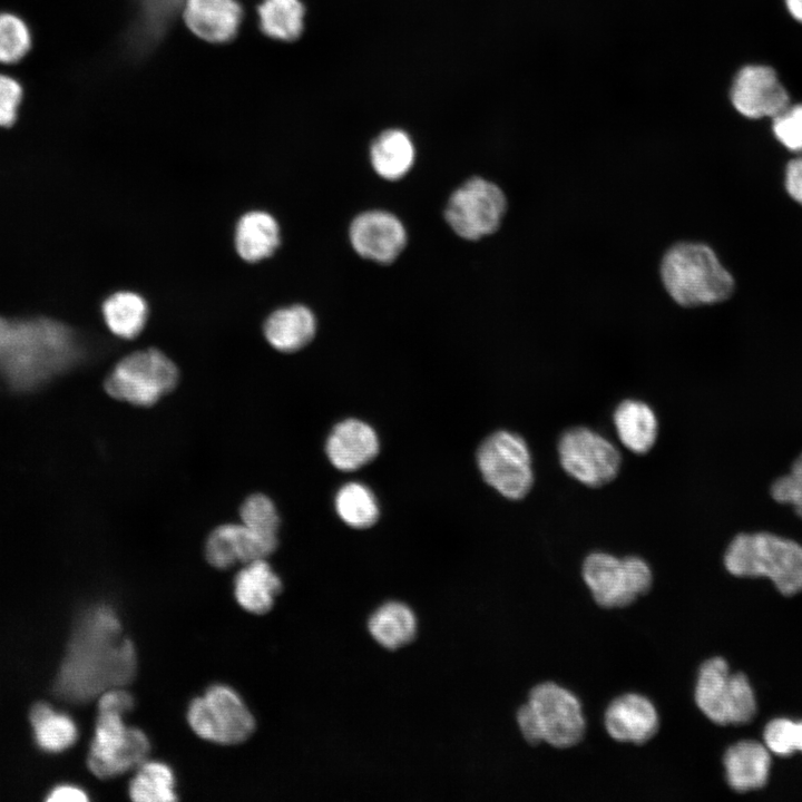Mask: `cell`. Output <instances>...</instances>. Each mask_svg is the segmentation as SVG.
<instances>
[{
	"label": "cell",
	"instance_id": "6da1fadb",
	"mask_svg": "<svg viewBox=\"0 0 802 802\" xmlns=\"http://www.w3.org/2000/svg\"><path fill=\"white\" fill-rule=\"evenodd\" d=\"M136 655L121 636L115 612L106 606L90 610L80 622L61 671V691L75 700H87L130 682Z\"/></svg>",
	"mask_w": 802,
	"mask_h": 802
},
{
	"label": "cell",
	"instance_id": "7a4b0ae2",
	"mask_svg": "<svg viewBox=\"0 0 802 802\" xmlns=\"http://www.w3.org/2000/svg\"><path fill=\"white\" fill-rule=\"evenodd\" d=\"M75 333L50 320L27 322L0 317V371L17 389H29L76 362Z\"/></svg>",
	"mask_w": 802,
	"mask_h": 802
},
{
	"label": "cell",
	"instance_id": "3957f363",
	"mask_svg": "<svg viewBox=\"0 0 802 802\" xmlns=\"http://www.w3.org/2000/svg\"><path fill=\"white\" fill-rule=\"evenodd\" d=\"M656 272L668 301L682 310L723 303L735 290L733 275L703 241H672L661 252Z\"/></svg>",
	"mask_w": 802,
	"mask_h": 802
},
{
	"label": "cell",
	"instance_id": "277c9868",
	"mask_svg": "<svg viewBox=\"0 0 802 802\" xmlns=\"http://www.w3.org/2000/svg\"><path fill=\"white\" fill-rule=\"evenodd\" d=\"M524 740L532 745L545 743L566 750L578 745L587 732L583 704L570 688L542 681L532 686L516 714Z\"/></svg>",
	"mask_w": 802,
	"mask_h": 802
},
{
	"label": "cell",
	"instance_id": "5b68a950",
	"mask_svg": "<svg viewBox=\"0 0 802 802\" xmlns=\"http://www.w3.org/2000/svg\"><path fill=\"white\" fill-rule=\"evenodd\" d=\"M723 564L735 577H766L786 596L802 590V544L767 530L735 535Z\"/></svg>",
	"mask_w": 802,
	"mask_h": 802
},
{
	"label": "cell",
	"instance_id": "8992f818",
	"mask_svg": "<svg viewBox=\"0 0 802 802\" xmlns=\"http://www.w3.org/2000/svg\"><path fill=\"white\" fill-rule=\"evenodd\" d=\"M581 578L594 603L606 610L632 606L651 591L654 583L651 565L642 557L620 558L606 551L585 557Z\"/></svg>",
	"mask_w": 802,
	"mask_h": 802
},
{
	"label": "cell",
	"instance_id": "52a82bcc",
	"mask_svg": "<svg viewBox=\"0 0 802 802\" xmlns=\"http://www.w3.org/2000/svg\"><path fill=\"white\" fill-rule=\"evenodd\" d=\"M694 701L697 708L718 725H741L752 721L756 702L747 677L730 673L720 656L705 659L698 667Z\"/></svg>",
	"mask_w": 802,
	"mask_h": 802
},
{
	"label": "cell",
	"instance_id": "ba28073f",
	"mask_svg": "<svg viewBox=\"0 0 802 802\" xmlns=\"http://www.w3.org/2000/svg\"><path fill=\"white\" fill-rule=\"evenodd\" d=\"M178 371L175 363L157 349L133 352L108 374L109 395L135 405H151L174 389Z\"/></svg>",
	"mask_w": 802,
	"mask_h": 802
},
{
	"label": "cell",
	"instance_id": "9c48e42d",
	"mask_svg": "<svg viewBox=\"0 0 802 802\" xmlns=\"http://www.w3.org/2000/svg\"><path fill=\"white\" fill-rule=\"evenodd\" d=\"M507 209V196L498 184L472 177L452 193L444 217L457 235L477 241L500 228Z\"/></svg>",
	"mask_w": 802,
	"mask_h": 802
},
{
	"label": "cell",
	"instance_id": "30bf717a",
	"mask_svg": "<svg viewBox=\"0 0 802 802\" xmlns=\"http://www.w3.org/2000/svg\"><path fill=\"white\" fill-rule=\"evenodd\" d=\"M477 462L485 481L505 498H524L534 485L531 453L517 433L501 430L479 447Z\"/></svg>",
	"mask_w": 802,
	"mask_h": 802
},
{
	"label": "cell",
	"instance_id": "8fae6325",
	"mask_svg": "<svg viewBox=\"0 0 802 802\" xmlns=\"http://www.w3.org/2000/svg\"><path fill=\"white\" fill-rule=\"evenodd\" d=\"M187 720L198 736L219 744L241 743L255 726L245 703L225 685H213L203 696L195 698L189 704Z\"/></svg>",
	"mask_w": 802,
	"mask_h": 802
},
{
	"label": "cell",
	"instance_id": "7c38bea8",
	"mask_svg": "<svg viewBox=\"0 0 802 802\" xmlns=\"http://www.w3.org/2000/svg\"><path fill=\"white\" fill-rule=\"evenodd\" d=\"M560 466L576 481L600 487L616 478L622 464L617 447L587 427L566 430L557 444Z\"/></svg>",
	"mask_w": 802,
	"mask_h": 802
},
{
	"label": "cell",
	"instance_id": "4fadbf2b",
	"mask_svg": "<svg viewBox=\"0 0 802 802\" xmlns=\"http://www.w3.org/2000/svg\"><path fill=\"white\" fill-rule=\"evenodd\" d=\"M148 752L149 741L140 730L127 726L121 715L99 712L88 755L95 775L118 776L144 763Z\"/></svg>",
	"mask_w": 802,
	"mask_h": 802
},
{
	"label": "cell",
	"instance_id": "5bb4252c",
	"mask_svg": "<svg viewBox=\"0 0 802 802\" xmlns=\"http://www.w3.org/2000/svg\"><path fill=\"white\" fill-rule=\"evenodd\" d=\"M731 101L746 118H773L790 105V96L773 68L750 65L736 74L731 87Z\"/></svg>",
	"mask_w": 802,
	"mask_h": 802
},
{
	"label": "cell",
	"instance_id": "9a60e30c",
	"mask_svg": "<svg viewBox=\"0 0 802 802\" xmlns=\"http://www.w3.org/2000/svg\"><path fill=\"white\" fill-rule=\"evenodd\" d=\"M603 723L612 740L640 746L657 735L661 716L648 696L626 692L609 701L603 714Z\"/></svg>",
	"mask_w": 802,
	"mask_h": 802
},
{
	"label": "cell",
	"instance_id": "2e32d148",
	"mask_svg": "<svg viewBox=\"0 0 802 802\" xmlns=\"http://www.w3.org/2000/svg\"><path fill=\"white\" fill-rule=\"evenodd\" d=\"M353 250L363 258L379 264L392 263L407 244V232L401 221L385 211L359 214L349 229Z\"/></svg>",
	"mask_w": 802,
	"mask_h": 802
},
{
	"label": "cell",
	"instance_id": "e0dca14e",
	"mask_svg": "<svg viewBox=\"0 0 802 802\" xmlns=\"http://www.w3.org/2000/svg\"><path fill=\"white\" fill-rule=\"evenodd\" d=\"M326 454L339 470L353 471L366 464L379 452V439L375 431L358 419H346L331 431L326 444Z\"/></svg>",
	"mask_w": 802,
	"mask_h": 802
},
{
	"label": "cell",
	"instance_id": "ac0fdd59",
	"mask_svg": "<svg viewBox=\"0 0 802 802\" xmlns=\"http://www.w3.org/2000/svg\"><path fill=\"white\" fill-rule=\"evenodd\" d=\"M183 18L197 37L222 43L237 35L242 8L236 0H186Z\"/></svg>",
	"mask_w": 802,
	"mask_h": 802
},
{
	"label": "cell",
	"instance_id": "d6986e66",
	"mask_svg": "<svg viewBox=\"0 0 802 802\" xmlns=\"http://www.w3.org/2000/svg\"><path fill=\"white\" fill-rule=\"evenodd\" d=\"M274 548L251 532L242 524H225L209 535L205 554L207 560L217 568H228L236 563H250L264 559Z\"/></svg>",
	"mask_w": 802,
	"mask_h": 802
},
{
	"label": "cell",
	"instance_id": "ffe728a7",
	"mask_svg": "<svg viewBox=\"0 0 802 802\" xmlns=\"http://www.w3.org/2000/svg\"><path fill=\"white\" fill-rule=\"evenodd\" d=\"M770 764L767 750L761 743L750 740L731 745L723 755L727 784L736 792L764 786Z\"/></svg>",
	"mask_w": 802,
	"mask_h": 802
},
{
	"label": "cell",
	"instance_id": "44dd1931",
	"mask_svg": "<svg viewBox=\"0 0 802 802\" xmlns=\"http://www.w3.org/2000/svg\"><path fill=\"white\" fill-rule=\"evenodd\" d=\"M613 423L622 444L634 453L648 452L657 439V417L642 400H623L614 410Z\"/></svg>",
	"mask_w": 802,
	"mask_h": 802
},
{
	"label": "cell",
	"instance_id": "7402d4cb",
	"mask_svg": "<svg viewBox=\"0 0 802 802\" xmlns=\"http://www.w3.org/2000/svg\"><path fill=\"white\" fill-rule=\"evenodd\" d=\"M316 331L314 314L304 305L282 307L264 322L267 342L281 352H295L311 342Z\"/></svg>",
	"mask_w": 802,
	"mask_h": 802
},
{
	"label": "cell",
	"instance_id": "603a6c76",
	"mask_svg": "<svg viewBox=\"0 0 802 802\" xmlns=\"http://www.w3.org/2000/svg\"><path fill=\"white\" fill-rule=\"evenodd\" d=\"M276 219L263 211H251L236 223L234 244L237 254L248 263L270 257L280 245Z\"/></svg>",
	"mask_w": 802,
	"mask_h": 802
},
{
	"label": "cell",
	"instance_id": "cb8c5ba5",
	"mask_svg": "<svg viewBox=\"0 0 802 802\" xmlns=\"http://www.w3.org/2000/svg\"><path fill=\"white\" fill-rule=\"evenodd\" d=\"M281 590L280 577L264 559L246 563L234 580V593L238 604L255 614L270 610Z\"/></svg>",
	"mask_w": 802,
	"mask_h": 802
},
{
	"label": "cell",
	"instance_id": "d4e9b609",
	"mask_svg": "<svg viewBox=\"0 0 802 802\" xmlns=\"http://www.w3.org/2000/svg\"><path fill=\"white\" fill-rule=\"evenodd\" d=\"M186 0H136L137 13L129 31L133 51L146 52L165 35Z\"/></svg>",
	"mask_w": 802,
	"mask_h": 802
},
{
	"label": "cell",
	"instance_id": "484cf974",
	"mask_svg": "<svg viewBox=\"0 0 802 802\" xmlns=\"http://www.w3.org/2000/svg\"><path fill=\"white\" fill-rule=\"evenodd\" d=\"M414 146L409 135L401 129L381 133L372 143L370 159L373 169L382 178H402L414 162Z\"/></svg>",
	"mask_w": 802,
	"mask_h": 802
},
{
	"label": "cell",
	"instance_id": "4316f807",
	"mask_svg": "<svg viewBox=\"0 0 802 802\" xmlns=\"http://www.w3.org/2000/svg\"><path fill=\"white\" fill-rule=\"evenodd\" d=\"M372 637L388 649L409 644L417 634V618L412 609L400 602L381 605L369 618Z\"/></svg>",
	"mask_w": 802,
	"mask_h": 802
},
{
	"label": "cell",
	"instance_id": "83f0119b",
	"mask_svg": "<svg viewBox=\"0 0 802 802\" xmlns=\"http://www.w3.org/2000/svg\"><path fill=\"white\" fill-rule=\"evenodd\" d=\"M101 312L111 333L121 339H134L147 322L148 305L138 293L118 291L104 301Z\"/></svg>",
	"mask_w": 802,
	"mask_h": 802
},
{
	"label": "cell",
	"instance_id": "f1b7e54d",
	"mask_svg": "<svg viewBox=\"0 0 802 802\" xmlns=\"http://www.w3.org/2000/svg\"><path fill=\"white\" fill-rule=\"evenodd\" d=\"M257 12L261 30L271 38L293 41L303 31L304 6L300 0H264Z\"/></svg>",
	"mask_w": 802,
	"mask_h": 802
},
{
	"label": "cell",
	"instance_id": "f546056e",
	"mask_svg": "<svg viewBox=\"0 0 802 802\" xmlns=\"http://www.w3.org/2000/svg\"><path fill=\"white\" fill-rule=\"evenodd\" d=\"M38 745L50 752H59L71 746L77 740L74 721L57 713L46 704L36 705L30 714Z\"/></svg>",
	"mask_w": 802,
	"mask_h": 802
},
{
	"label": "cell",
	"instance_id": "4dcf8cb0",
	"mask_svg": "<svg viewBox=\"0 0 802 802\" xmlns=\"http://www.w3.org/2000/svg\"><path fill=\"white\" fill-rule=\"evenodd\" d=\"M339 517L350 527H371L379 518V506L373 492L361 482H348L335 496Z\"/></svg>",
	"mask_w": 802,
	"mask_h": 802
},
{
	"label": "cell",
	"instance_id": "1f68e13d",
	"mask_svg": "<svg viewBox=\"0 0 802 802\" xmlns=\"http://www.w3.org/2000/svg\"><path fill=\"white\" fill-rule=\"evenodd\" d=\"M172 770L160 762L139 765L129 785V795L137 802H169L176 800Z\"/></svg>",
	"mask_w": 802,
	"mask_h": 802
},
{
	"label": "cell",
	"instance_id": "d6a6232c",
	"mask_svg": "<svg viewBox=\"0 0 802 802\" xmlns=\"http://www.w3.org/2000/svg\"><path fill=\"white\" fill-rule=\"evenodd\" d=\"M241 524L276 548L280 519L273 501L261 493L250 496L241 507Z\"/></svg>",
	"mask_w": 802,
	"mask_h": 802
},
{
	"label": "cell",
	"instance_id": "836d02e7",
	"mask_svg": "<svg viewBox=\"0 0 802 802\" xmlns=\"http://www.w3.org/2000/svg\"><path fill=\"white\" fill-rule=\"evenodd\" d=\"M31 48V33L26 22L16 14L0 13V62L16 63Z\"/></svg>",
	"mask_w": 802,
	"mask_h": 802
},
{
	"label": "cell",
	"instance_id": "e575fe53",
	"mask_svg": "<svg viewBox=\"0 0 802 802\" xmlns=\"http://www.w3.org/2000/svg\"><path fill=\"white\" fill-rule=\"evenodd\" d=\"M769 495L774 502L790 507L795 517L802 520V451L785 473L772 480Z\"/></svg>",
	"mask_w": 802,
	"mask_h": 802
},
{
	"label": "cell",
	"instance_id": "d590c367",
	"mask_svg": "<svg viewBox=\"0 0 802 802\" xmlns=\"http://www.w3.org/2000/svg\"><path fill=\"white\" fill-rule=\"evenodd\" d=\"M764 741L767 749L777 755L785 756L795 751L802 752V722L773 720L765 727Z\"/></svg>",
	"mask_w": 802,
	"mask_h": 802
},
{
	"label": "cell",
	"instance_id": "8d00e7d4",
	"mask_svg": "<svg viewBox=\"0 0 802 802\" xmlns=\"http://www.w3.org/2000/svg\"><path fill=\"white\" fill-rule=\"evenodd\" d=\"M775 138L790 151L802 154V102L789 105L772 118Z\"/></svg>",
	"mask_w": 802,
	"mask_h": 802
},
{
	"label": "cell",
	"instance_id": "74e56055",
	"mask_svg": "<svg viewBox=\"0 0 802 802\" xmlns=\"http://www.w3.org/2000/svg\"><path fill=\"white\" fill-rule=\"evenodd\" d=\"M21 100V85L16 79L0 74V126L13 125Z\"/></svg>",
	"mask_w": 802,
	"mask_h": 802
},
{
	"label": "cell",
	"instance_id": "f35d334b",
	"mask_svg": "<svg viewBox=\"0 0 802 802\" xmlns=\"http://www.w3.org/2000/svg\"><path fill=\"white\" fill-rule=\"evenodd\" d=\"M134 707L133 696L121 688L105 691L98 702L99 712L114 713L124 716Z\"/></svg>",
	"mask_w": 802,
	"mask_h": 802
},
{
	"label": "cell",
	"instance_id": "ab89813d",
	"mask_svg": "<svg viewBox=\"0 0 802 802\" xmlns=\"http://www.w3.org/2000/svg\"><path fill=\"white\" fill-rule=\"evenodd\" d=\"M785 187L789 195L802 204V157L792 159L785 170Z\"/></svg>",
	"mask_w": 802,
	"mask_h": 802
},
{
	"label": "cell",
	"instance_id": "60d3db41",
	"mask_svg": "<svg viewBox=\"0 0 802 802\" xmlns=\"http://www.w3.org/2000/svg\"><path fill=\"white\" fill-rule=\"evenodd\" d=\"M86 793L76 786L72 785H60L57 786L50 795L48 796V801H70V802H84L87 801Z\"/></svg>",
	"mask_w": 802,
	"mask_h": 802
},
{
	"label": "cell",
	"instance_id": "b9f144b4",
	"mask_svg": "<svg viewBox=\"0 0 802 802\" xmlns=\"http://www.w3.org/2000/svg\"><path fill=\"white\" fill-rule=\"evenodd\" d=\"M785 6L790 14L802 23V0H785Z\"/></svg>",
	"mask_w": 802,
	"mask_h": 802
}]
</instances>
